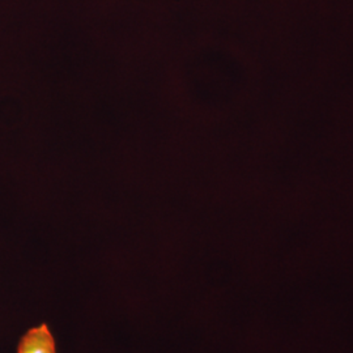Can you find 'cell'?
Segmentation results:
<instances>
[{"label":"cell","instance_id":"cell-1","mask_svg":"<svg viewBox=\"0 0 353 353\" xmlns=\"http://www.w3.org/2000/svg\"><path fill=\"white\" fill-rule=\"evenodd\" d=\"M17 353H57V344L46 323L29 328L21 336Z\"/></svg>","mask_w":353,"mask_h":353}]
</instances>
